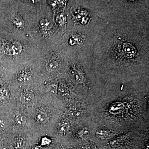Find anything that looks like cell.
<instances>
[{
  "mask_svg": "<svg viewBox=\"0 0 149 149\" xmlns=\"http://www.w3.org/2000/svg\"><path fill=\"white\" fill-rule=\"evenodd\" d=\"M34 149H42L41 148H39V147H35V148H34Z\"/></svg>",
  "mask_w": 149,
  "mask_h": 149,
  "instance_id": "ac0fdd59",
  "label": "cell"
},
{
  "mask_svg": "<svg viewBox=\"0 0 149 149\" xmlns=\"http://www.w3.org/2000/svg\"><path fill=\"white\" fill-rule=\"evenodd\" d=\"M11 21L17 28H23L24 27V20L20 15L16 14L12 17Z\"/></svg>",
  "mask_w": 149,
  "mask_h": 149,
  "instance_id": "52a82bcc",
  "label": "cell"
},
{
  "mask_svg": "<svg viewBox=\"0 0 149 149\" xmlns=\"http://www.w3.org/2000/svg\"><path fill=\"white\" fill-rule=\"evenodd\" d=\"M9 90L7 86L0 87V102L2 103L7 101L10 98Z\"/></svg>",
  "mask_w": 149,
  "mask_h": 149,
  "instance_id": "8992f818",
  "label": "cell"
},
{
  "mask_svg": "<svg viewBox=\"0 0 149 149\" xmlns=\"http://www.w3.org/2000/svg\"><path fill=\"white\" fill-rule=\"evenodd\" d=\"M118 149H125V148H118Z\"/></svg>",
  "mask_w": 149,
  "mask_h": 149,
  "instance_id": "d6986e66",
  "label": "cell"
},
{
  "mask_svg": "<svg viewBox=\"0 0 149 149\" xmlns=\"http://www.w3.org/2000/svg\"><path fill=\"white\" fill-rule=\"evenodd\" d=\"M35 118L37 122L40 124H45L49 120L47 114L45 112L40 111L37 112Z\"/></svg>",
  "mask_w": 149,
  "mask_h": 149,
  "instance_id": "ba28073f",
  "label": "cell"
},
{
  "mask_svg": "<svg viewBox=\"0 0 149 149\" xmlns=\"http://www.w3.org/2000/svg\"><path fill=\"white\" fill-rule=\"evenodd\" d=\"M51 143H52V140L47 137H44L41 140V145L42 146H49Z\"/></svg>",
  "mask_w": 149,
  "mask_h": 149,
  "instance_id": "4fadbf2b",
  "label": "cell"
},
{
  "mask_svg": "<svg viewBox=\"0 0 149 149\" xmlns=\"http://www.w3.org/2000/svg\"><path fill=\"white\" fill-rule=\"evenodd\" d=\"M1 65H0V67H1Z\"/></svg>",
  "mask_w": 149,
  "mask_h": 149,
  "instance_id": "ffe728a7",
  "label": "cell"
},
{
  "mask_svg": "<svg viewBox=\"0 0 149 149\" xmlns=\"http://www.w3.org/2000/svg\"><path fill=\"white\" fill-rule=\"evenodd\" d=\"M40 30L44 35H47L52 27V22L47 18H43L40 22Z\"/></svg>",
  "mask_w": 149,
  "mask_h": 149,
  "instance_id": "5b68a950",
  "label": "cell"
},
{
  "mask_svg": "<svg viewBox=\"0 0 149 149\" xmlns=\"http://www.w3.org/2000/svg\"><path fill=\"white\" fill-rule=\"evenodd\" d=\"M57 85L56 83H53L49 85V90L51 93L54 94L57 93Z\"/></svg>",
  "mask_w": 149,
  "mask_h": 149,
  "instance_id": "7c38bea8",
  "label": "cell"
},
{
  "mask_svg": "<svg viewBox=\"0 0 149 149\" xmlns=\"http://www.w3.org/2000/svg\"><path fill=\"white\" fill-rule=\"evenodd\" d=\"M68 128V124L67 123H65L61 126L60 128V131L61 133H64L67 131Z\"/></svg>",
  "mask_w": 149,
  "mask_h": 149,
  "instance_id": "5bb4252c",
  "label": "cell"
},
{
  "mask_svg": "<svg viewBox=\"0 0 149 149\" xmlns=\"http://www.w3.org/2000/svg\"><path fill=\"white\" fill-rule=\"evenodd\" d=\"M1 47L4 53L11 56L18 55L22 50L21 44L17 41L3 40Z\"/></svg>",
  "mask_w": 149,
  "mask_h": 149,
  "instance_id": "6da1fadb",
  "label": "cell"
},
{
  "mask_svg": "<svg viewBox=\"0 0 149 149\" xmlns=\"http://www.w3.org/2000/svg\"><path fill=\"white\" fill-rule=\"evenodd\" d=\"M31 70L28 68H24L21 70L17 75V80L20 82H27L31 78Z\"/></svg>",
  "mask_w": 149,
  "mask_h": 149,
  "instance_id": "7a4b0ae2",
  "label": "cell"
},
{
  "mask_svg": "<svg viewBox=\"0 0 149 149\" xmlns=\"http://www.w3.org/2000/svg\"><path fill=\"white\" fill-rule=\"evenodd\" d=\"M15 120L18 125H24L27 122V118L23 115H19L15 118Z\"/></svg>",
  "mask_w": 149,
  "mask_h": 149,
  "instance_id": "8fae6325",
  "label": "cell"
},
{
  "mask_svg": "<svg viewBox=\"0 0 149 149\" xmlns=\"http://www.w3.org/2000/svg\"><path fill=\"white\" fill-rule=\"evenodd\" d=\"M5 123L2 119H0V129H3L5 127Z\"/></svg>",
  "mask_w": 149,
  "mask_h": 149,
  "instance_id": "2e32d148",
  "label": "cell"
},
{
  "mask_svg": "<svg viewBox=\"0 0 149 149\" xmlns=\"http://www.w3.org/2000/svg\"><path fill=\"white\" fill-rule=\"evenodd\" d=\"M34 98V93L31 90H24L20 95V100L23 103H29L32 101Z\"/></svg>",
  "mask_w": 149,
  "mask_h": 149,
  "instance_id": "277c9868",
  "label": "cell"
},
{
  "mask_svg": "<svg viewBox=\"0 0 149 149\" xmlns=\"http://www.w3.org/2000/svg\"><path fill=\"white\" fill-rule=\"evenodd\" d=\"M111 131L105 129H98L96 131L95 135L97 138L101 139H104L109 137Z\"/></svg>",
  "mask_w": 149,
  "mask_h": 149,
  "instance_id": "9c48e42d",
  "label": "cell"
},
{
  "mask_svg": "<svg viewBox=\"0 0 149 149\" xmlns=\"http://www.w3.org/2000/svg\"><path fill=\"white\" fill-rule=\"evenodd\" d=\"M125 136H122L112 139L110 143L111 146L113 148L119 147L121 144L123 143L125 140Z\"/></svg>",
  "mask_w": 149,
  "mask_h": 149,
  "instance_id": "30bf717a",
  "label": "cell"
},
{
  "mask_svg": "<svg viewBox=\"0 0 149 149\" xmlns=\"http://www.w3.org/2000/svg\"><path fill=\"white\" fill-rule=\"evenodd\" d=\"M22 140L21 139H18L17 140V147H19L21 146L22 143Z\"/></svg>",
  "mask_w": 149,
  "mask_h": 149,
  "instance_id": "e0dca14e",
  "label": "cell"
},
{
  "mask_svg": "<svg viewBox=\"0 0 149 149\" xmlns=\"http://www.w3.org/2000/svg\"><path fill=\"white\" fill-rule=\"evenodd\" d=\"M59 61L58 58L56 56L53 55L46 60V67L48 70H54L58 67Z\"/></svg>",
  "mask_w": 149,
  "mask_h": 149,
  "instance_id": "3957f363",
  "label": "cell"
},
{
  "mask_svg": "<svg viewBox=\"0 0 149 149\" xmlns=\"http://www.w3.org/2000/svg\"><path fill=\"white\" fill-rule=\"evenodd\" d=\"M56 20L57 22L60 24V25H62L63 24H64L65 18L62 14L58 15L57 17Z\"/></svg>",
  "mask_w": 149,
  "mask_h": 149,
  "instance_id": "9a60e30c",
  "label": "cell"
}]
</instances>
